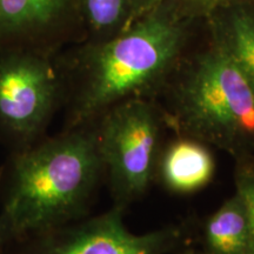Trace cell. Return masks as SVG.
I'll use <instances>...</instances> for the list:
<instances>
[{
  "label": "cell",
  "mask_w": 254,
  "mask_h": 254,
  "mask_svg": "<svg viewBox=\"0 0 254 254\" xmlns=\"http://www.w3.org/2000/svg\"><path fill=\"white\" fill-rule=\"evenodd\" d=\"M12 241H13V234H12L7 219L4 217V214L0 213V254Z\"/></svg>",
  "instance_id": "cell-15"
},
{
  "label": "cell",
  "mask_w": 254,
  "mask_h": 254,
  "mask_svg": "<svg viewBox=\"0 0 254 254\" xmlns=\"http://www.w3.org/2000/svg\"><path fill=\"white\" fill-rule=\"evenodd\" d=\"M82 26L90 40L106 39L119 33L131 17L129 0H79Z\"/></svg>",
  "instance_id": "cell-11"
},
{
  "label": "cell",
  "mask_w": 254,
  "mask_h": 254,
  "mask_svg": "<svg viewBox=\"0 0 254 254\" xmlns=\"http://www.w3.org/2000/svg\"><path fill=\"white\" fill-rule=\"evenodd\" d=\"M214 43L254 86V7L234 2L215 12Z\"/></svg>",
  "instance_id": "cell-9"
},
{
  "label": "cell",
  "mask_w": 254,
  "mask_h": 254,
  "mask_svg": "<svg viewBox=\"0 0 254 254\" xmlns=\"http://www.w3.org/2000/svg\"><path fill=\"white\" fill-rule=\"evenodd\" d=\"M187 7L200 14H214L219 9L227 7L237 0H184Z\"/></svg>",
  "instance_id": "cell-13"
},
{
  "label": "cell",
  "mask_w": 254,
  "mask_h": 254,
  "mask_svg": "<svg viewBox=\"0 0 254 254\" xmlns=\"http://www.w3.org/2000/svg\"><path fill=\"white\" fill-rule=\"evenodd\" d=\"M53 57L24 49H0V141L9 152L40 139L63 104Z\"/></svg>",
  "instance_id": "cell-5"
},
{
  "label": "cell",
  "mask_w": 254,
  "mask_h": 254,
  "mask_svg": "<svg viewBox=\"0 0 254 254\" xmlns=\"http://www.w3.org/2000/svg\"><path fill=\"white\" fill-rule=\"evenodd\" d=\"M185 136L254 160V86L220 49L196 57L179 82L172 116Z\"/></svg>",
  "instance_id": "cell-3"
},
{
  "label": "cell",
  "mask_w": 254,
  "mask_h": 254,
  "mask_svg": "<svg viewBox=\"0 0 254 254\" xmlns=\"http://www.w3.org/2000/svg\"><path fill=\"white\" fill-rule=\"evenodd\" d=\"M184 44L182 21L160 5L127 30L88 40L55 60L66 106L64 129L88 125L114 105L157 85L172 69Z\"/></svg>",
  "instance_id": "cell-1"
},
{
  "label": "cell",
  "mask_w": 254,
  "mask_h": 254,
  "mask_svg": "<svg viewBox=\"0 0 254 254\" xmlns=\"http://www.w3.org/2000/svg\"><path fill=\"white\" fill-rule=\"evenodd\" d=\"M123 211L116 206L98 217L13 241L11 252L1 254H164L179 240L177 227L132 233L124 224Z\"/></svg>",
  "instance_id": "cell-6"
},
{
  "label": "cell",
  "mask_w": 254,
  "mask_h": 254,
  "mask_svg": "<svg viewBox=\"0 0 254 254\" xmlns=\"http://www.w3.org/2000/svg\"><path fill=\"white\" fill-rule=\"evenodd\" d=\"M185 254H207V253H196V252H186Z\"/></svg>",
  "instance_id": "cell-16"
},
{
  "label": "cell",
  "mask_w": 254,
  "mask_h": 254,
  "mask_svg": "<svg viewBox=\"0 0 254 254\" xmlns=\"http://www.w3.org/2000/svg\"><path fill=\"white\" fill-rule=\"evenodd\" d=\"M204 237L207 254H250V218L237 192L208 218Z\"/></svg>",
  "instance_id": "cell-10"
},
{
  "label": "cell",
  "mask_w": 254,
  "mask_h": 254,
  "mask_svg": "<svg viewBox=\"0 0 254 254\" xmlns=\"http://www.w3.org/2000/svg\"><path fill=\"white\" fill-rule=\"evenodd\" d=\"M163 119L153 105L136 97L114 105L88 124L119 207L140 198L150 186Z\"/></svg>",
  "instance_id": "cell-4"
},
{
  "label": "cell",
  "mask_w": 254,
  "mask_h": 254,
  "mask_svg": "<svg viewBox=\"0 0 254 254\" xmlns=\"http://www.w3.org/2000/svg\"><path fill=\"white\" fill-rule=\"evenodd\" d=\"M103 176L91 125L9 152L0 167V213L13 241L81 219Z\"/></svg>",
  "instance_id": "cell-2"
},
{
  "label": "cell",
  "mask_w": 254,
  "mask_h": 254,
  "mask_svg": "<svg viewBox=\"0 0 254 254\" xmlns=\"http://www.w3.org/2000/svg\"><path fill=\"white\" fill-rule=\"evenodd\" d=\"M236 192L243 199L250 218L251 247L250 254H254V164L251 161L239 163L236 176Z\"/></svg>",
  "instance_id": "cell-12"
},
{
  "label": "cell",
  "mask_w": 254,
  "mask_h": 254,
  "mask_svg": "<svg viewBox=\"0 0 254 254\" xmlns=\"http://www.w3.org/2000/svg\"><path fill=\"white\" fill-rule=\"evenodd\" d=\"M78 28H84L79 0H0V49L55 56Z\"/></svg>",
  "instance_id": "cell-7"
},
{
  "label": "cell",
  "mask_w": 254,
  "mask_h": 254,
  "mask_svg": "<svg viewBox=\"0 0 254 254\" xmlns=\"http://www.w3.org/2000/svg\"><path fill=\"white\" fill-rule=\"evenodd\" d=\"M164 0H129V9H131V17L129 19H138L152 9L163 5Z\"/></svg>",
  "instance_id": "cell-14"
},
{
  "label": "cell",
  "mask_w": 254,
  "mask_h": 254,
  "mask_svg": "<svg viewBox=\"0 0 254 254\" xmlns=\"http://www.w3.org/2000/svg\"><path fill=\"white\" fill-rule=\"evenodd\" d=\"M251 163H252V164H254V160H252V161H251Z\"/></svg>",
  "instance_id": "cell-17"
},
{
  "label": "cell",
  "mask_w": 254,
  "mask_h": 254,
  "mask_svg": "<svg viewBox=\"0 0 254 254\" xmlns=\"http://www.w3.org/2000/svg\"><path fill=\"white\" fill-rule=\"evenodd\" d=\"M157 170L168 190L187 194L211 183L215 164L207 145L184 135L171 142L159 154Z\"/></svg>",
  "instance_id": "cell-8"
}]
</instances>
